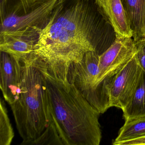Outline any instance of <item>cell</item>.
Returning <instances> with one entry per match:
<instances>
[{
  "instance_id": "1",
  "label": "cell",
  "mask_w": 145,
  "mask_h": 145,
  "mask_svg": "<svg viewBox=\"0 0 145 145\" xmlns=\"http://www.w3.org/2000/svg\"><path fill=\"white\" fill-rule=\"evenodd\" d=\"M115 39L95 0H57L38 32L34 53L50 67L68 69L89 52L101 55Z\"/></svg>"
},
{
  "instance_id": "2",
  "label": "cell",
  "mask_w": 145,
  "mask_h": 145,
  "mask_svg": "<svg viewBox=\"0 0 145 145\" xmlns=\"http://www.w3.org/2000/svg\"><path fill=\"white\" fill-rule=\"evenodd\" d=\"M43 71L52 115L62 145H99V111L69 82L67 70L52 69L44 61Z\"/></svg>"
},
{
  "instance_id": "3",
  "label": "cell",
  "mask_w": 145,
  "mask_h": 145,
  "mask_svg": "<svg viewBox=\"0 0 145 145\" xmlns=\"http://www.w3.org/2000/svg\"><path fill=\"white\" fill-rule=\"evenodd\" d=\"M19 98L10 105L22 145H62L50 106L44 61L34 52L21 58Z\"/></svg>"
},
{
  "instance_id": "4",
  "label": "cell",
  "mask_w": 145,
  "mask_h": 145,
  "mask_svg": "<svg viewBox=\"0 0 145 145\" xmlns=\"http://www.w3.org/2000/svg\"><path fill=\"white\" fill-rule=\"evenodd\" d=\"M57 0H43L26 13L10 14L1 19L0 35H23L39 31L50 18Z\"/></svg>"
},
{
  "instance_id": "5",
  "label": "cell",
  "mask_w": 145,
  "mask_h": 145,
  "mask_svg": "<svg viewBox=\"0 0 145 145\" xmlns=\"http://www.w3.org/2000/svg\"><path fill=\"white\" fill-rule=\"evenodd\" d=\"M142 69L135 54L111 80L108 88V106L123 110L127 105L139 82Z\"/></svg>"
},
{
  "instance_id": "6",
  "label": "cell",
  "mask_w": 145,
  "mask_h": 145,
  "mask_svg": "<svg viewBox=\"0 0 145 145\" xmlns=\"http://www.w3.org/2000/svg\"><path fill=\"white\" fill-rule=\"evenodd\" d=\"M0 61V87L4 99L11 105L19 98L22 79V60L1 52Z\"/></svg>"
},
{
  "instance_id": "7",
  "label": "cell",
  "mask_w": 145,
  "mask_h": 145,
  "mask_svg": "<svg viewBox=\"0 0 145 145\" xmlns=\"http://www.w3.org/2000/svg\"><path fill=\"white\" fill-rule=\"evenodd\" d=\"M98 11L113 29L116 38H132L129 21L121 0H95Z\"/></svg>"
},
{
  "instance_id": "8",
  "label": "cell",
  "mask_w": 145,
  "mask_h": 145,
  "mask_svg": "<svg viewBox=\"0 0 145 145\" xmlns=\"http://www.w3.org/2000/svg\"><path fill=\"white\" fill-rule=\"evenodd\" d=\"M38 35L37 32L23 35H0V51L17 58L26 57L34 52Z\"/></svg>"
},
{
  "instance_id": "9",
  "label": "cell",
  "mask_w": 145,
  "mask_h": 145,
  "mask_svg": "<svg viewBox=\"0 0 145 145\" xmlns=\"http://www.w3.org/2000/svg\"><path fill=\"white\" fill-rule=\"evenodd\" d=\"M129 21L133 40L145 37V0H121Z\"/></svg>"
},
{
  "instance_id": "10",
  "label": "cell",
  "mask_w": 145,
  "mask_h": 145,
  "mask_svg": "<svg viewBox=\"0 0 145 145\" xmlns=\"http://www.w3.org/2000/svg\"><path fill=\"white\" fill-rule=\"evenodd\" d=\"M125 120L145 116V72L142 70L137 86L123 109Z\"/></svg>"
},
{
  "instance_id": "11",
  "label": "cell",
  "mask_w": 145,
  "mask_h": 145,
  "mask_svg": "<svg viewBox=\"0 0 145 145\" xmlns=\"http://www.w3.org/2000/svg\"><path fill=\"white\" fill-rule=\"evenodd\" d=\"M145 137V116L125 120L120 130L118 136L113 142L114 145H120L125 142Z\"/></svg>"
},
{
  "instance_id": "12",
  "label": "cell",
  "mask_w": 145,
  "mask_h": 145,
  "mask_svg": "<svg viewBox=\"0 0 145 145\" xmlns=\"http://www.w3.org/2000/svg\"><path fill=\"white\" fill-rule=\"evenodd\" d=\"M14 137V132L5 101L0 103V145H10Z\"/></svg>"
},
{
  "instance_id": "13",
  "label": "cell",
  "mask_w": 145,
  "mask_h": 145,
  "mask_svg": "<svg viewBox=\"0 0 145 145\" xmlns=\"http://www.w3.org/2000/svg\"><path fill=\"white\" fill-rule=\"evenodd\" d=\"M135 42L136 56L142 69L145 72V37Z\"/></svg>"
},
{
  "instance_id": "14",
  "label": "cell",
  "mask_w": 145,
  "mask_h": 145,
  "mask_svg": "<svg viewBox=\"0 0 145 145\" xmlns=\"http://www.w3.org/2000/svg\"><path fill=\"white\" fill-rule=\"evenodd\" d=\"M120 145H145V137L125 142Z\"/></svg>"
},
{
  "instance_id": "15",
  "label": "cell",
  "mask_w": 145,
  "mask_h": 145,
  "mask_svg": "<svg viewBox=\"0 0 145 145\" xmlns=\"http://www.w3.org/2000/svg\"><path fill=\"white\" fill-rule=\"evenodd\" d=\"M31 1L34 4H37V3L40 2V1H42V0H31Z\"/></svg>"
}]
</instances>
